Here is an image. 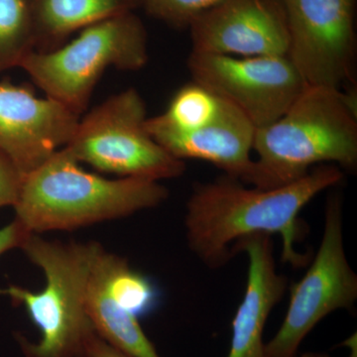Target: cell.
Here are the masks:
<instances>
[{"label": "cell", "mask_w": 357, "mask_h": 357, "mask_svg": "<svg viewBox=\"0 0 357 357\" xmlns=\"http://www.w3.org/2000/svg\"><path fill=\"white\" fill-rule=\"evenodd\" d=\"M342 178V169L324 164L275 189L246 188L229 175L196 185L185 206L188 245L204 265L218 269L234 258L232 248L239 239L276 234L282 237L283 261L304 266L307 256L295 248L302 234L301 211Z\"/></svg>", "instance_id": "cell-1"}, {"label": "cell", "mask_w": 357, "mask_h": 357, "mask_svg": "<svg viewBox=\"0 0 357 357\" xmlns=\"http://www.w3.org/2000/svg\"><path fill=\"white\" fill-rule=\"evenodd\" d=\"M253 150L258 160L245 183L259 189L290 184L319 164L354 170L357 166L354 96L340 89L305 86L280 119L256 129Z\"/></svg>", "instance_id": "cell-2"}, {"label": "cell", "mask_w": 357, "mask_h": 357, "mask_svg": "<svg viewBox=\"0 0 357 357\" xmlns=\"http://www.w3.org/2000/svg\"><path fill=\"white\" fill-rule=\"evenodd\" d=\"M157 181L89 173L66 148L23 178L15 220L32 234L72 231L156 208L168 199Z\"/></svg>", "instance_id": "cell-3"}, {"label": "cell", "mask_w": 357, "mask_h": 357, "mask_svg": "<svg viewBox=\"0 0 357 357\" xmlns=\"http://www.w3.org/2000/svg\"><path fill=\"white\" fill-rule=\"evenodd\" d=\"M91 245L93 241L63 243L31 234L20 248L46 279L39 292L14 286L0 290L22 305L38 328L35 342L20 333L14 335L24 357H81L84 344L96 333L86 310Z\"/></svg>", "instance_id": "cell-4"}, {"label": "cell", "mask_w": 357, "mask_h": 357, "mask_svg": "<svg viewBox=\"0 0 357 357\" xmlns=\"http://www.w3.org/2000/svg\"><path fill=\"white\" fill-rule=\"evenodd\" d=\"M147 62L146 29L132 11L88 26L54 50L32 52L20 68L45 96L82 116L105 70L132 72Z\"/></svg>", "instance_id": "cell-5"}, {"label": "cell", "mask_w": 357, "mask_h": 357, "mask_svg": "<svg viewBox=\"0 0 357 357\" xmlns=\"http://www.w3.org/2000/svg\"><path fill=\"white\" fill-rule=\"evenodd\" d=\"M146 105L135 89H128L79 117L66 149L98 172L119 178L167 180L180 177L185 164L169 154L146 128Z\"/></svg>", "instance_id": "cell-6"}, {"label": "cell", "mask_w": 357, "mask_h": 357, "mask_svg": "<svg viewBox=\"0 0 357 357\" xmlns=\"http://www.w3.org/2000/svg\"><path fill=\"white\" fill-rule=\"evenodd\" d=\"M356 300L357 275L345 255L342 199L333 195L326 204L325 229L314 261L291 288L287 314L275 337L265 344V356H296L321 319L337 310L351 309Z\"/></svg>", "instance_id": "cell-7"}, {"label": "cell", "mask_w": 357, "mask_h": 357, "mask_svg": "<svg viewBox=\"0 0 357 357\" xmlns=\"http://www.w3.org/2000/svg\"><path fill=\"white\" fill-rule=\"evenodd\" d=\"M287 57L306 86L340 89L354 82L356 0H282Z\"/></svg>", "instance_id": "cell-8"}, {"label": "cell", "mask_w": 357, "mask_h": 357, "mask_svg": "<svg viewBox=\"0 0 357 357\" xmlns=\"http://www.w3.org/2000/svg\"><path fill=\"white\" fill-rule=\"evenodd\" d=\"M188 68L192 82L231 103L256 129L280 119L306 86L286 56L237 58L192 52Z\"/></svg>", "instance_id": "cell-9"}, {"label": "cell", "mask_w": 357, "mask_h": 357, "mask_svg": "<svg viewBox=\"0 0 357 357\" xmlns=\"http://www.w3.org/2000/svg\"><path fill=\"white\" fill-rule=\"evenodd\" d=\"M189 27L195 53L287 56V20L282 0H222Z\"/></svg>", "instance_id": "cell-10"}, {"label": "cell", "mask_w": 357, "mask_h": 357, "mask_svg": "<svg viewBox=\"0 0 357 357\" xmlns=\"http://www.w3.org/2000/svg\"><path fill=\"white\" fill-rule=\"evenodd\" d=\"M79 117L28 86L0 82V152L23 176L67 146Z\"/></svg>", "instance_id": "cell-11"}, {"label": "cell", "mask_w": 357, "mask_h": 357, "mask_svg": "<svg viewBox=\"0 0 357 357\" xmlns=\"http://www.w3.org/2000/svg\"><path fill=\"white\" fill-rule=\"evenodd\" d=\"M148 132L169 154L178 160H203L230 177L246 182L252 172L251 159L256 128L238 109L222 100L215 121L196 130H174L157 119L148 117Z\"/></svg>", "instance_id": "cell-12"}, {"label": "cell", "mask_w": 357, "mask_h": 357, "mask_svg": "<svg viewBox=\"0 0 357 357\" xmlns=\"http://www.w3.org/2000/svg\"><path fill=\"white\" fill-rule=\"evenodd\" d=\"M248 257L245 294L232 323V340L227 357H266L263 331L270 312L287 289V278L277 272L271 236L256 234L239 239L234 255Z\"/></svg>", "instance_id": "cell-13"}, {"label": "cell", "mask_w": 357, "mask_h": 357, "mask_svg": "<svg viewBox=\"0 0 357 357\" xmlns=\"http://www.w3.org/2000/svg\"><path fill=\"white\" fill-rule=\"evenodd\" d=\"M143 0H35L37 41L35 52L62 46L74 33L119 14L132 13Z\"/></svg>", "instance_id": "cell-14"}, {"label": "cell", "mask_w": 357, "mask_h": 357, "mask_svg": "<svg viewBox=\"0 0 357 357\" xmlns=\"http://www.w3.org/2000/svg\"><path fill=\"white\" fill-rule=\"evenodd\" d=\"M35 0H0V75L36 49Z\"/></svg>", "instance_id": "cell-15"}, {"label": "cell", "mask_w": 357, "mask_h": 357, "mask_svg": "<svg viewBox=\"0 0 357 357\" xmlns=\"http://www.w3.org/2000/svg\"><path fill=\"white\" fill-rule=\"evenodd\" d=\"M222 105V98L202 84L192 82L178 89L166 112L156 117L168 128L187 132L215 121Z\"/></svg>", "instance_id": "cell-16"}, {"label": "cell", "mask_w": 357, "mask_h": 357, "mask_svg": "<svg viewBox=\"0 0 357 357\" xmlns=\"http://www.w3.org/2000/svg\"><path fill=\"white\" fill-rule=\"evenodd\" d=\"M222 0H143L142 6L157 20L177 27L189 26L195 18Z\"/></svg>", "instance_id": "cell-17"}, {"label": "cell", "mask_w": 357, "mask_h": 357, "mask_svg": "<svg viewBox=\"0 0 357 357\" xmlns=\"http://www.w3.org/2000/svg\"><path fill=\"white\" fill-rule=\"evenodd\" d=\"M24 176L6 155L0 152V208L14 206Z\"/></svg>", "instance_id": "cell-18"}, {"label": "cell", "mask_w": 357, "mask_h": 357, "mask_svg": "<svg viewBox=\"0 0 357 357\" xmlns=\"http://www.w3.org/2000/svg\"><path fill=\"white\" fill-rule=\"evenodd\" d=\"M31 234L22 223L14 218L13 222L0 229V256L13 249L22 248Z\"/></svg>", "instance_id": "cell-19"}, {"label": "cell", "mask_w": 357, "mask_h": 357, "mask_svg": "<svg viewBox=\"0 0 357 357\" xmlns=\"http://www.w3.org/2000/svg\"><path fill=\"white\" fill-rule=\"evenodd\" d=\"M81 357H131L123 351L107 344L102 337L93 333L84 344Z\"/></svg>", "instance_id": "cell-20"}, {"label": "cell", "mask_w": 357, "mask_h": 357, "mask_svg": "<svg viewBox=\"0 0 357 357\" xmlns=\"http://www.w3.org/2000/svg\"><path fill=\"white\" fill-rule=\"evenodd\" d=\"M357 342H356V335L354 333V335H351L349 340H345L344 342V345L349 347L351 349V354H349V357H357Z\"/></svg>", "instance_id": "cell-21"}, {"label": "cell", "mask_w": 357, "mask_h": 357, "mask_svg": "<svg viewBox=\"0 0 357 357\" xmlns=\"http://www.w3.org/2000/svg\"><path fill=\"white\" fill-rule=\"evenodd\" d=\"M291 357H331L328 354H321V352H307V354H302V356H293Z\"/></svg>", "instance_id": "cell-22"}]
</instances>
